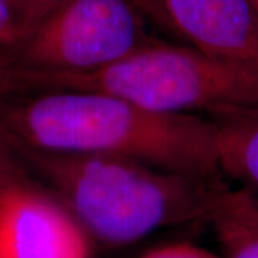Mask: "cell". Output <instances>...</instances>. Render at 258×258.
<instances>
[{
	"label": "cell",
	"instance_id": "4",
	"mask_svg": "<svg viewBox=\"0 0 258 258\" xmlns=\"http://www.w3.org/2000/svg\"><path fill=\"white\" fill-rule=\"evenodd\" d=\"M151 20L134 0H64L29 32L13 59L43 74H89L147 45Z\"/></svg>",
	"mask_w": 258,
	"mask_h": 258
},
{
	"label": "cell",
	"instance_id": "10",
	"mask_svg": "<svg viewBox=\"0 0 258 258\" xmlns=\"http://www.w3.org/2000/svg\"><path fill=\"white\" fill-rule=\"evenodd\" d=\"M28 35L29 30L12 3L0 0V50L13 57Z\"/></svg>",
	"mask_w": 258,
	"mask_h": 258
},
{
	"label": "cell",
	"instance_id": "8",
	"mask_svg": "<svg viewBox=\"0 0 258 258\" xmlns=\"http://www.w3.org/2000/svg\"><path fill=\"white\" fill-rule=\"evenodd\" d=\"M212 222L224 248V258H258V228L218 211Z\"/></svg>",
	"mask_w": 258,
	"mask_h": 258
},
{
	"label": "cell",
	"instance_id": "12",
	"mask_svg": "<svg viewBox=\"0 0 258 258\" xmlns=\"http://www.w3.org/2000/svg\"><path fill=\"white\" fill-rule=\"evenodd\" d=\"M29 32L64 0H9Z\"/></svg>",
	"mask_w": 258,
	"mask_h": 258
},
{
	"label": "cell",
	"instance_id": "14",
	"mask_svg": "<svg viewBox=\"0 0 258 258\" xmlns=\"http://www.w3.org/2000/svg\"><path fill=\"white\" fill-rule=\"evenodd\" d=\"M141 258H221L214 252L197 247L192 244L179 242V244H169L158 248L148 251Z\"/></svg>",
	"mask_w": 258,
	"mask_h": 258
},
{
	"label": "cell",
	"instance_id": "16",
	"mask_svg": "<svg viewBox=\"0 0 258 258\" xmlns=\"http://www.w3.org/2000/svg\"><path fill=\"white\" fill-rule=\"evenodd\" d=\"M251 3L254 5V8H255V9H257V12H258V0H251Z\"/></svg>",
	"mask_w": 258,
	"mask_h": 258
},
{
	"label": "cell",
	"instance_id": "13",
	"mask_svg": "<svg viewBox=\"0 0 258 258\" xmlns=\"http://www.w3.org/2000/svg\"><path fill=\"white\" fill-rule=\"evenodd\" d=\"M18 93H25L23 69L9 53L0 50V98Z\"/></svg>",
	"mask_w": 258,
	"mask_h": 258
},
{
	"label": "cell",
	"instance_id": "1",
	"mask_svg": "<svg viewBox=\"0 0 258 258\" xmlns=\"http://www.w3.org/2000/svg\"><path fill=\"white\" fill-rule=\"evenodd\" d=\"M0 135L46 152L126 158L222 179L208 116L151 111L111 93L59 89L2 96Z\"/></svg>",
	"mask_w": 258,
	"mask_h": 258
},
{
	"label": "cell",
	"instance_id": "3",
	"mask_svg": "<svg viewBox=\"0 0 258 258\" xmlns=\"http://www.w3.org/2000/svg\"><path fill=\"white\" fill-rule=\"evenodd\" d=\"M32 92L95 91L151 111L211 116L258 105V74L205 55L185 43L152 39L118 63L89 74L28 72Z\"/></svg>",
	"mask_w": 258,
	"mask_h": 258
},
{
	"label": "cell",
	"instance_id": "5",
	"mask_svg": "<svg viewBox=\"0 0 258 258\" xmlns=\"http://www.w3.org/2000/svg\"><path fill=\"white\" fill-rule=\"evenodd\" d=\"M154 25L205 55L258 74V12L251 0H158Z\"/></svg>",
	"mask_w": 258,
	"mask_h": 258
},
{
	"label": "cell",
	"instance_id": "2",
	"mask_svg": "<svg viewBox=\"0 0 258 258\" xmlns=\"http://www.w3.org/2000/svg\"><path fill=\"white\" fill-rule=\"evenodd\" d=\"M6 142L32 175L46 181L89 237L109 245L132 244L166 227L212 221L228 191L222 179L134 159L46 152Z\"/></svg>",
	"mask_w": 258,
	"mask_h": 258
},
{
	"label": "cell",
	"instance_id": "6",
	"mask_svg": "<svg viewBox=\"0 0 258 258\" xmlns=\"http://www.w3.org/2000/svg\"><path fill=\"white\" fill-rule=\"evenodd\" d=\"M89 238L40 184L0 198V258H91Z\"/></svg>",
	"mask_w": 258,
	"mask_h": 258
},
{
	"label": "cell",
	"instance_id": "7",
	"mask_svg": "<svg viewBox=\"0 0 258 258\" xmlns=\"http://www.w3.org/2000/svg\"><path fill=\"white\" fill-rule=\"evenodd\" d=\"M208 118L214 122L222 175L258 194V105L217 112Z\"/></svg>",
	"mask_w": 258,
	"mask_h": 258
},
{
	"label": "cell",
	"instance_id": "11",
	"mask_svg": "<svg viewBox=\"0 0 258 258\" xmlns=\"http://www.w3.org/2000/svg\"><path fill=\"white\" fill-rule=\"evenodd\" d=\"M218 211L225 212L251 227L258 228V194L244 188L238 191H231L228 188V191L224 194Z\"/></svg>",
	"mask_w": 258,
	"mask_h": 258
},
{
	"label": "cell",
	"instance_id": "9",
	"mask_svg": "<svg viewBox=\"0 0 258 258\" xmlns=\"http://www.w3.org/2000/svg\"><path fill=\"white\" fill-rule=\"evenodd\" d=\"M32 178L35 176L0 135V198L20 188L36 185L37 182Z\"/></svg>",
	"mask_w": 258,
	"mask_h": 258
},
{
	"label": "cell",
	"instance_id": "15",
	"mask_svg": "<svg viewBox=\"0 0 258 258\" xmlns=\"http://www.w3.org/2000/svg\"><path fill=\"white\" fill-rule=\"evenodd\" d=\"M139 9L142 10L147 18L151 20V23H155L158 12V0H134Z\"/></svg>",
	"mask_w": 258,
	"mask_h": 258
}]
</instances>
